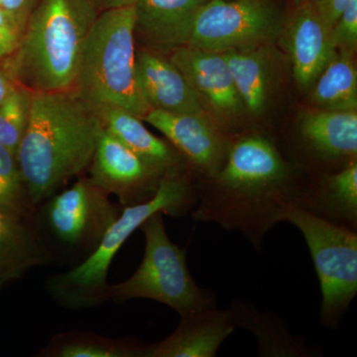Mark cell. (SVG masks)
<instances>
[{
	"label": "cell",
	"mask_w": 357,
	"mask_h": 357,
	"mask_svg": "<svg viewBox=\"0 0 357 357\" xmlns=\"http://www.w3.org/2000/svg\"><path fill=\"white\" fill-rule=\"evenodd\" d=\"M305 181L282 156L274 141L251 133L234 141L215 177L198 178L192 220L238 231L256 251L280 222L284 206L295 203Z\"/></svg>",
	"instance_id": "6da1fadb"
},
{
	"label": "cell",
	"mask_w": 357,
	"mask_h": 357,
	"mask_svg": "<svg viewBox=\"0 0 357 357\" xmlns=\"http://www.w3.org/2000/svg\"><path fill=\"white\" fill-rule=\"evenodd\" d=\"M102 128L98 110L75 89L31 93L16 160L35 208L89 168Z\"/></svg>",
	"instance_id": "7a4b0ae2"
},
{
	"label": "cell",
	"mask_w": 357,
	"mask_h": 357,
	"mask_svg": "<svg viewBox=\"0 0 357 357\" xmlns=\"http://www.w3.org/2000/svg\"><path fill=\"white\" fill-rule=\"evenodd\" d=\"M96 9L89 0L37 2L11 64V75L23 89L52 93L75 88Z\"/></svg>",
	"instance_id": "3957f363"
},
{
	"label": "cell",
	"mask_w": 357,
	"mask_h": 357,
	"mask_svg": "<svg viewBox=\"0 0 357 357\" xmlns=\"http://www.w3.org/2000/svg\"><path fill=\"white\" fill-rule=\"evenodd\" d=\"M198 178L190 171L164 176L156 195L135 206H124L102 243L81 264L49 277L47 293L59 306L70 310L93 309L109 301L107 275L115 256L148 218L162 213L173 218L191 213L198 203Z\"/></svg>",
	"instance_id": "277c9868"
},
{
	"label": "cell",
	"mask_w": 357,
	"mask_h": 357,
	"mask_svg": "<svg viewBox=\"0 0 357 357\" xmlns=\"http://www.w3.org/2000/svg\"><path fill=\"white\" fill-rule=\"evenodd\" d=\"M134 6L103 9L84 41L75 91L96 109L116 107L144 119L150 109L136 77Z\"/></svg>",
	"instance_id": "5b68a950"
},
{
	"label": "cell",
	"mask_w": 357,
	"mask_h": 357,
	"mask_svg": "<svg viewBox=\"0 0 357 357\" xmlns=\"http://www.w3.org/2000/svg\"><path fill=\"white\" fill-rule=\"evenodd\" d=\"M122 208L81 178L39 204L32 220L52 261L75 267L95 252Z\"/></svg>",
	"instance_id": "8992f818"
},
{
	"label": "cell",
	"mask_w": 357,
	"mask_h": 357,
	"mask_svg": "<svg viewBox=\"0 0 357 357\" xmlns=\"http://www.w3.org/2000/svg\"><path fill=\"white\" fill-rule=\"evenodd\" d=\"M145 237L142 262L128 279L109 284V300L126 303L148 299L172 307L180 316L217 306V296L199 287L187 264V250L167 234L163 213H156L141 225Z\"/></svg>",
	"instance_id": "52a82bcc"
},
{
	"label": "cell",
	"mask_w": 357,
	"mask_h": 357,
	"mask_svg": "<svg viewBox=\"0 0 357 357\" xmlns=\"http://www.w3.org/2000/svg\"><path fill=\"white\" fill-rule=\"evenodd\" d=\"M304 236L321 286V324L337 331L357 294V231L326 222L294 204L284 206L280 222Z\"/></svg>",
	"instance_id": "ba28073f"
},
{
	"label": "cell",
	"mask_w": 357,
	"mask_h": 357,
	"mask_svg": "<svg viewBox=\"0 0 357 357\" xmlns=\"http://www.w3.org/2000/svg\"><path fill=\"white\" fill-rule=\"evenodd\" d=\"M282 25L280 9L272 0H211L180 30L174 48L225 53L265 46L281 32Z\"/></svg>",
	"instance_id": "9c48e42d"
},
{
	"label": "cell",
	"mask_w": 357,
	"mask_h": 357,
	"mask_svg": "<svg viewBox=\"0 0 357 357\" xmlns=\"http://www.w3.org/2000/svg\"><path fill=\"white\" fill-rule=\"evenodd\" d=\"M88 169L89 180L123 208L153 198L163 178L105 128Z\"/></svg>",
	"instance_id": "30bf717a"
},
{
	"label": "cell",
	"mask_w": 357,
	"mask_h": 357,
	"mask_svg": "<svg viewBox=\"0 0 357 357\" xmlns=\"http://www.w3.org/2000/svg\"><path fill=\"white\" fill-rule=\"evenodd\" d=\"M143 121L166 136L198 178L218 175L234 142L225 137L210 115L150 109Z\"/></svg>",
	"instance_id": "8fae6325"
},
{
	"label": "cell",
	"mask_w": 357,
	"mask_h": 357,
	"mask_svg": "<svg viewBox=\"0 0 357 357\" xmlns=\"http://www.w3.org/2000/svg\"><path fill=\"white\" fill-rule=\"evenodd\" d=\"M296 139L305 159L332 173L356 161V110L316 109L300 115Z\"/></svg>",
	"instance_id": "7c38bea8"
},
{
	"label": "cell",
	"mask_w": 357,
	"mask_h": 357,
	"mask_svg": "<svg viewBox=\"0 0 357 357\" xmlns=\"http://www.w3.org/2000/svg\"><path fill=\"white\" fill-rule=\"evenodd\" d=\"M282 29L296 83L302 89H311L337 51L332 27L321 18L311 0H307L294 9Z\"/></svg>",
	"instance_id": "4fadbf2b"
},
{
	"label": "cell",
	"mask_w": 357,
	"mask_h": 357,
	"mask_svg": "<svg viewBox=\"0 0 357 357\" xmlns=\"http://www.w3.org/2000/svg\"><path fill=\"white\" fill-rule=\"evenodd\" d=\"M136 77L150 109L210 115L204 98L169 59L153 52L136 50Z\"/></svg>",
	"instance_id": "5bb4252c"
},
{
	"label": "cell",
	"mask_w": 357,
	"mask_h": 357,
	"mask_svg": "<svg viewBox=\"0 0 357 357\" xmlns=\"http://www.w3.org/2000/svg\"><path fill=\"white\" fill-rule=\"evenodd\" d=\"M172 335L149 345L148 357H215L237 330L229 309L218 307L180 316Z\"/></svg>",
	"instance_id": "9a60e30c"
},
{
	"label": "cell",
	"mask_w": 357,
	"mask_h": 357,
	"mask_svg": "<svg viewBox=\"0 0 357 357\" xmlns=\"http://www.w3.org/2000/svg\"><path fill=\"white\" fill-rule=\"evenodd\" d=\"M169 60L182 72L206 105L218 112L232 116L243 105L222 53L178 46L172 49Z\"/></svg>",
	"instance_id": "2e32d148"
},
{
	"label": "cell",
	"mask_w": 357,
	"mask_h": 357,
	"mask_svg": "<svg viewBox=\"0 0 357 357\" xmlns=\"http://www.w3.org/2000/svg\"><path fill=\"white\" fill-rule=\"evenodd\" d=\"M296 206L326 222L357 231V161L305 181Z\"/></svg>",
	"instance_id": "e0dca14e"
},
{
	"label": "cell",
	"mask_w": 357,
	"mask_h": 357,
	"mask_svg": "<svg viewBox=\"0 0 357 357\" xmlns=\"http://www.w3.org/2000/svg\"><path fill=\"white\" fill-rule=\"evenodd\" d=\"M96 110L103 128L163 177L191 171L173 145L150 132L139 117L116 107Z\"/></svg>",
	"instance_id": "ac0fdd59"
},
{
	"label": "cell",
	"mask_w": 357,
	"mask_h": 357,
	"mask_svg": "<svg viewBox=\"0 0 357 357\" xmlns=\"http://www.w3.org/2000/svg\"><path fill=\"white\" fill-rule=\"evenodd\" d=\"M32 218L0 206V289L35 267L52 264Z\"/></svg>",
	"instance_id": "d6986e66"
},
{
	"label": "cell",
	"mask_w": 357,
	"mask_h": 357,
	"mask_svg": "<svg viewBox=\"0 0 357 357\" xmlns=\"http://www.w3.org/2000/svg\"><path fill=\"white\" fill-rule=\"evenodd\" d=\"M236 328H243L255 335L258 352L262 357L321 356L319 347L307 344L303 337L289 331L285 319L271 312H263L251 302L234 300L229 307Z\"/></svg>",
	"instance_id": "ffe728a7"
},
{
	"label": "cell",
	"mask_w": 357,
	"mask_h": 357,
	"mask_svg": "<svg viewBox=\"0 0 357 357\" xmlns=\"http://www.w3.org/2000/svg\"><path fill=\"white\" fill-rule=\"evenodd\" d=\"M211 0H136L135 33L154 46L173 49L180 30Z\"/></svg>",
	"instance_id": "44dd1931"
},
{
	"label": "cell",
	"mask_w": 357,
	"mask_h": 357,
	"mask_svg": "<svg viewBox=\"0 0 357 357\" xmlns=\"http://www.w3.org/2000/svg\"><path fill=\"white\" fill-rule=\"evenodd\" d=\"M149 345L137 338H110L86 331H70L52 337L36 356L148 357Z\"/></svg>",
	"instance_id": "7402d4cb"
},
{
	"label": "cell",
	"mask_w": 357,
	"mask_h": 357,
	"mask_svg": "<svg viewBox=\"0 0 357 357\" xmlns=\"http://www.w3.org/2000/svg\"><path fill=\"white\" fill-rule=\"evenodd\" d=\"M241 102L253 114H261L269 96V65L264 46L222 53Z\"/></svg>",
	"instance_id": "603a6c76"
},
{
	"label": "cell",
	"mask_w": 357,
	"mask_h": 357,
	"mask_svg": "<svg viewBox=\"0 0 357 357\" xmlns=\"http://www.w3.org/2000/svg\"><path fill=\"white\" fill-rule=\"evenodd\" d=\"M316 109L356 110L357 70L354 54L337 50L312 86Z\"/></svg>",
	"instance_id": "cb8c5ba5"
},
{
	"label": "cell",
	"mask_w": 357,
	"mask_h": 357,
	"mask_svg": "<svg viewBox=\"0 0 357 357\" xmlns=\"http://www.w3.org/2000/svg\"><path fill=\"white\" fill-rule=\"evenodd\" d=\"M0 206L32 218L35 206L28 196L16 157L0 145Z\"/></svg>",
	"instance_id": "d4e9b609"
},
{
	"label": "cell",
	"mask_w": 357,
	"mask_h": 357,
	"mask_svg": "<svg viewBox=\"0 0 357 357\" xmlns=\"http://www.w3.org/2000/svg\"><path fill=\"white\" fill-rule=\"evenodd\" d=\"M30 91L15 88L0 105V145L16 157L29 114Z\"/></svg>",
	"instance_id": "484cf974"
},
{
	"label": "cell",
	"mask_w": 357,
	"mask_h": 357,
	"mask_svg": "<svg viewBox=\"0 0 357 357\" xmlns=\"http://www.w3.org/2000/svg\"><path fill=\"white\" fill-rule=\"evenodd\" d=\"M335 50L354 54L357 46V0H351L332 27Z\"/></svg>",
	"instance_id": "4316f807"
},
{
	"label": "cell",
	"mask_w": 357,
	"mask_h": 357,
	"mask_svg": "<svg viewBox=\"0 0 357 357\" xmlns=\"http://www.w3.org/2000/svg\"><path fill=\"white\" fill-rule=\"evenodd\" d=\"M27 20L0 6V59L14 53L24 32Z\"/></svg>",
	"instance_id": "83f0119b"
},
{
	"label": "cell",
	"mask_w": 357,
	"mask_h": 357,
	"mask_svg": "<svg viewBox=\"0 0 357 357\" xmlns=\"http://www.w3.org/2000/svg\"><path fill=\"white\" fill-rule=\"evenodd\" d=\"M319 15L331 27L337 22L351 0H311Z\"/></svg>",
	"instance_id": "f1b7e54d"
},
{
	"label": "cell",
	"mask_w": 357,
	"mask_h": 357,
	"mask_svg": "<svg viewBox=\"0 0 357 357\" xmlns=\"http://www.w3.org/2000/svg\"><path fill=\"white\" fill-rule=\"evenodd\" d=\"M38 1L39 0H0V6L28 20V16Z\"/></svg>",
	"instance_id": "f546056e"
},
{
	"label": "cell",
	"mask_w": 357,
	"mask_h": 357,
	"mask_svg": "<svg viewBox=\"0 0 357 357\" xmlns=\"http://www.w3.org/2000/svg\"><path fill=\"white\" fill-rule=\"evenodd\" d=\"M15 89L13 82L9 79L8 74L0 68V105L9 96V93Z\"/></svg>",
	"instance_id": "4dcf8cb0"
},
{
	"label": "cell",
	"mask_w": 357,
	"mask_h": 357,
	"mask_svg": "<svg viewBox=\"0 0 357 357\" xmlns=\"http://www.w3.org/2000/svg\"><path fill=\"white\" fill-rule=\"evenodd\" d=\"M136 0H102L103 9L112 8V7H122L133 6Z\"/></svg>",
	"instance_id": "1f68e13d"
},
{
	"label": "cell",
	"mask_w": 357,
	"mask_h": 357,
	"mask_svg": "<svg viewBox=\"0 0 357 357\" xmlns=\"http://www.w3.org/2000/svg\"><path fill=\"white\" fill-rule=\"evenodd\" d=\"M93 6H95L96 8L100 7V4H102V0H89Z\"/></svg>",
	"instance_id": "d6a6232c"
}]
</instances>
